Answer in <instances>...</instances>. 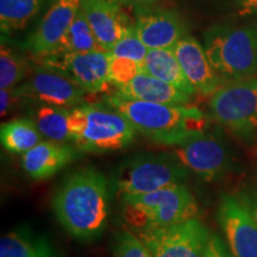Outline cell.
Here are the masks:
<instances>
[{
  "label": "cell",
  "mask_w": 257,
  "mask_h": 257,
  "mask_svg": "<svg viewBox=\"0 0 257 257\" xmlns=\"http://www.w3.org/2000/svg\"><path fill=\"white\" fill-rule=\"evenodd\" d=\"M51 205L57 221L70 236L81 242H92L104 233L107 225V179L91 166L74 170L56 189Z\"/></svg>",
  "instance_id": "1"
},
{
  "label": "cell",
  "mask_w": 257,
  "mask_h": 257,
  "mask_svg": "<svg viewBox=\"0 0 257 257\" xmlns=\"http://www.w3.org/2000/svg\"><path fill=\"white\" fill-rule=\"evenodd\" d=\"M105 104L124 115L141 135L161 146L176 147L208 127L206 114L194 106L133 100L112 93Z\"/></svg>",
  "instance_id": "2"
},
{
  "label": "cell",
  "mask_w": 257,
  "mask_h": 257,
  "mask_svg": "<svg viewBox=\"0 0 257 257\" xmlns=\"http://www.w3.org/2000/svg\"><path fill=\"white\" fill-rule=\"evenodd\" d=\"M121 217L133 231L165 227L198 217L200 208L185 182L119 198Z\"/></svg>",
  "instance_id": "3"
},
{
  "label": "cell",
  "mask_w": 257,
  "mask_h": 257,
  "mask_svg": "<svg viewBox=\"0 0 257 257\" xmlns=\"http://www.w3.org/2000/svg\"><path fill=\"white\" fill-rule=\"evenodd\" d=\"M72 143L80 152L106 154L133 144L136 128L107 104H83L70 108Z\"/></svg>",
  "instance_id": "4"
},
{
  "label": "cell",
  "mask_w": 257,
  "mask_h": 257,
  "mask_svg": "<svg viewBox=\"0 0 257 257\" xmlns=\"http://www.w3.org/2000/svg\"><path fill=\"white\" fill-rule=\"evenodd\" d=\"M204 49L224 83L257 79V24L212 28Z\"/></svg>",
  "instance_id": "5"
},
{
  "label": "cell",
  "mask_w": 257,
  "mask_h": 257,
  "mask_svg": "<svg viewBox=\"0 0 257 257\" xmlns=\"http://www.w3.org/2000/svg\"><path fill=\"white\" fill-rule=\"evenodd\" d=\"M189 172L170 154H138L125 160L115 169L112 185L118 198L146 194L181 184Z\"/></svg>",
  "instance_id": "6"
},
{
  "label": "cell",
  "mask_w": 257,
  "mask_h": 257,
  "mask_svg": "<svg viewBox=\"0 0 257 257\" xmlns=\"http://www.w3.org/2000/svg\"><path fill=\"white\" fill-rule=\"evenodd\" d=\"M208 106L218 124L243 142L257 144V79L225 83Z\"/></svg>",
  "instance_id": "7"
},
{
  "label": "cell",
  "mask_w": 257,
  "mask_h": 257,
  "mask_svg": "<svg viewBox=\"0 0 257 257\" xmlns=\"http://www.w3.org/2000/svg\"><path fill=\"white\" fill-rule=\"evenodd\" d=\"M189 173L206 182L226 178L233 169L232 153L219 135L204 133L174 147L172 152Z\"/></svg>",
  "instance_id": "8"
},
{
  "label": "cell",
  "mask_w": 257,
  "mask_h": 257,
  "mask_svg": "<svg viewBox=\"0 0 257 257\" xmlns=\"http://www.w3.org/2000/svg\"><path fill=\"white\" fill-rule=\"evenodd\" d=\"M134 232L154 257H205L212 236L208 227L198 218Z\"/></svg>",
  "instance_id": "9"
},
{
  "label": "cell",
  "mask_w": 257,
  "mask_h": 257,
  "mask_svg": "<svg viewBox=\"0 0 257 257\" xmlns=\"http://www.w3.org/2000/svg\"><path fill=\"white\" fill-rule=\"evenodd\" d=\"M217 220L232 257H257V220L243 194L221 195Z\"/></svg>",
  "instance_id": "10"
},
{
  "label": "cell",
  "mask_w": 257,
  "mask_h": 257,
  "mask_svg": "<svg viewBox=\"0 0 257 257\" xmlns=\"http://www.w3.org/2000/svg\"><path fill=\"white\" fill-rule=\"evenodd\" d=\"M37 59L41 67L68 76L87 93H102L110 88L108 54L104 50L66 55L49 54Z\"/></svg>",
  "instance_id": "11"
},
{
  "label": "cell",
  "mask_w": 257,
  "mask_h": 257,
  "mask_svg": "<svg viewBox=\"0 0 257 257\" xmlns=\"http://www.w3.org/2000/svg\"><path fill=\"white\" fill-rule=\"evenodd\" d=\"M87 92L56 70L40 67L28 81L16 87V95L44 105L74 108L85 104Z\"/></svg>",
  "instance_id": "12"
},
{
  "label": "cell",
  "mask_w": 257,
  "mask_h": 257,
  "mask_svg": "<svg viewBox=\"0 0 257 257\" xmlns=\"http://www.w3.org/2000/svg\"><path fill=\"white\" fill-rule=\"evenodd\" d=\"M135 29L148 49H173L187 36V28L178 12L147 9L136 12Z\"/></svg>",
  "instance_id": "13"
},
{
  "label": "cell",
  "mask_w": 257,
  "mask_h": 257,
  "mask_svg": "<svg viewBox=\"0 0 257 257\" xmlns=\"http://www.w3.org/2000/svg\"><path fill=\"white\" fill-rule=\"evenodd\" d=\"M80 9V0H55L29 36L25 48L36 57L53 53Z\"/></svg>",
  "instance_id": "14"
},
{
  "label": "cell",
  "mask_w": 257,
  "mask_h": 257,
  "mask_svg": "<svg viewBox=\"0 0 257 257\" xmlns=\"http://www.w3.org/2000/svg\"><path fill=\"white\" fill-rule=\"evenodd\" d=\"M173 49L185 75L199 94L212 95L225 85L195 38L186 36Z\"/></svg>",
  "instance_id": "15"
},
{
  "label": "cell",
  "mask_w": 257,
  "mask_h": 257,
  "mask_svg": "<svg viewBox=\"0 0 257 257\" xmlns=\"http://www.w3.org/2000/svg\"><path fill=\"white\" fill-rule=\"evenodd\" d=\"M81 10L101 49L110 53L125 29L133 24L114 0H80Z\"/></svg>",
  "instance_id": "16"
},
{
  "label": "cell",
  "mask_w": 257,
  "mask_h": 257,
  "mask_svg": "<svg viewBox=\"0 0 257 257\" xmlns=\"http://www.w3.org/2000/svg\"><path fill=\"white\" fill-rule=\"evenodd\" d=\"M75 146L43 141L22 155V168L34 180H44L57 174L79 156Z\"/></svg>",
  "instance_id": "17"
},
{
  "label": "cell",
  "mask_w": 257,
  "mask_h": 257,
  "mask_svg": "<svg viewBox=\"0 0 257 257\" xmlns=\"http://www.w3.org/2000/svg\"><path fill=\"white\" fill-rule=\"evenodd\" d=\"M115 88L117 91L113 94L121 98L159 104L187 106L193 96L147 73H141L131 82Z\"/></svg>",
  "instance_id": "18"
},
{
  "label": "cell",
  "mask_w": 257,
  "mask_h": 257,
  "mask_svg": "<svg viewBox=\"0 0 257 257\" xmlns=\"http://www.w3.org/2000/svg\"><path fill=\"white\" fill-rule=\"evenodd\" d=\"M0 257H59L46 234L28 226L17 227L3 236Z\"/></svg>",
  "instance_id": "19"
},
{
  "label": "cell",
  "mask_w": 257,
  "mask_h": 257,
  "mask_svg": "<svg viewBox=\"0 0 257 257\" xmlns=\"http://www.w3.org/2000/svg\"><path fill=\"white\" fill-rule=\"evenodd\" d=\"M142 66L143 73L149 74L191 95L197 93L185 75L174 49H149Z\"/></svg>",
  "instance_id": "20"
},
{
  "label": "cell",
  "mask_w": 257,
  "mask_h": 257,
  "mask_svg": "<svg viewBox=\"0 0 257 257\" xmlns=\"http://www.w3.org/2000/svg\"><path fill=\"white\" fill-rule=\"evenodd\" d=\"M42 135L34 123L28 118H17L2 124L0 141L6 152L24 155L42 142Z\"/></svg>",
  "instance_id": "21"
},
{
  "label": "cell",
  "mask_w": 257,
  "mask_h": 257,
  "mask_svg": "<svg viewBox=\"0 0 257 257\" xmlns=\"http://www.w3.org/2000/svg\"><path fill=\"white\" fill-rule=\"evenodd\" d=\"M98 50H102L100 44L96 41L91 25L83 15L82 10L80 9L72 25L57 44L56 49L50 54L66 55V54H83Z\"/></svg>",
  "instance_id": "22"
},
{
  "label": "cell",
  "mask_w": 257,
  "mask_h": 257,
  "mask_svg": "<svg viewBox=\"0 0 257 257\" xmlns=\"http://www.w3.org/2000/svg\"><path fill=\"white\" fill-rule=\"evenodd\" d=\"M69 108L42 104L34 114V123L43 137L51 142H72L69 130Z\"/></svg>",
  "instance_id": "23"
},
{
  "label": "cell",
  "mask_w": 257,
  "mask_h": 257,
  "mask_svg": "<svg viewBox=\"0 0 257 257\" xmlns=\"http://www.w3.org/2000/svg\"><path fill=\"white\" fill-rule=\"evenodd\" d=\"M47 0H0L2 34L24 30L40 14Z\"/></svg>",
  "instance_id": "24"
},
{
  "label": "cell",
  "mask_w": 257,
  "mask_h": 257,
  "mask_svg": "<svg viewBox=\"0 0 257 257\" xmlns=\"http://www.w3.org/2000/svg\"><path fill=\"white\" fill-rule=\"evenodd\" d=\"M29 67L24 56L3 42L0 48V88H16L28 75Z\"/></svg>",
  "instance_id": "25"
},
{
  "label": "cell",
  "mask_w": 257,
  "mask_h": 257,
  "mask_svg": "<svg viewBox=\"0 0 257 257\" xmlns=\"http://www.w3.org/2000/svg\"><path fill=\"white\" fill-rule=\"evenodd\" d=\"M148 48L143 43L140 36H138L134 23L130 24L125 29L123 36L120 40L115 43V46L112 48L110 53H107L110 56L118 57H128L137 62L143 63L148 54Z\"/></svg>",
  "instance_id": "26"
},
{
  "label": "cell",
  "mask_w": 257,
  "mask_h": 257,
  "mask_svg": "<svg viewBox=\"0 0 257 257\" xmlns=\"http://www.w3.org/2000/svg\"><path fill=\"white\" fill-rule=\"evenodd\" d=\"M113 257H154L143 240L133 230H120L112 242Z\"/></svg>",
  "instance_id": "27"
},
{
  "label": "cell",
  "mask_w": 257,
  "mask_h": 257,
  "mask_svg": "<svg viewBox=\"0 0 257 257\" xmlns=\"http://www.w3.org/2000/svg\"><path fill=\"white\" fill-rule=\"evenodd\" d=\"M143 73L142 63L128 57H118L108 55V79L111 85H126Z\"/></svg>",
  "instance_id": "28"
},
{
  "label": "cell",
  "mask_w": 257,
  "mask_h": 257,
  "mask_svg": "<svg viewBox=\"0 0 257 257\" xmlns=\"http://www.w3.org/2000/svg\"><path fill=\"white\" fill-rule=\"evenodd\" d=\"M205 257H232L227 245L218 234H212Z\"/></svg>",
  "instance_id": "29"
},
{
  "label": "cell",
  "mask_w": 257,
  "mask_h": 257,
  "mask_svg": "<svg viewBox=\"0 0 257 257\" xmlns=\"http://www.w3.org/2000/svg\"><path fill=\"white\" fill-rule=\"evenodd\" d=\"M0 113L4 117L9 113L14 106L15 101L17 100L18 96L16 95V88H0Z\"/></svg>",
  "instance_id": "30"
},
{
  "label": "cell",
  "mask_w": 257,
  "mask_h": 257,
  "mask_svg": "<svg viewBox=\"0 0 257 257\" xmlns=\"http://www.w3.org/2000/svg\"><path fill=\"white\" fill-rule=\"evenodd\" d=\"M119 5L127 6L135 10V12L142 11V10L156 8L161 0H114Z\"/></svg>",
  "instance_id": "31"
},
{
  "label": "cell",
  "mask_w": 257,
  "mask_h": 257,
  "mask_svg": "<svg viewBox=\"0 0 257 257\" xmlns=\"http://www.w3.org/2000/svg\"><path fill=\"white\" fill-rule=\"evenodd\" d=\"M243 197L245 198V200L248 201L250 208H251L253 216H255L257 220V184L253 185L251 188H249L248 191L242 193Z\"/></svg>",
  "instance_id": "32"
},
{
  "label": "cell",
  "mask_w": 257,
  "mask_h": 257,
  "mask_svg": "<svg viewBox=\"0 0 257 257\" xmlns=\"http://www.w3.org/2000/svg\"><path fill=\"white\" fill-rule=\"evenodd\" d=\"M239 15H257V0H239Z\"/></svg>",
  "instance_id": "33"
}]
</instances>
